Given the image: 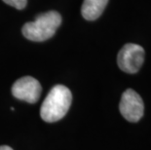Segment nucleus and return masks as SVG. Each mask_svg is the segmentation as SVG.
Wrapping results in <instances>:
<instances>
[{
  "label": "nucleus",
  "mask_w": 151,
  "mask_h": 150,
  "mask_svg": "<svg viewBox=\"0 0 151 150\" xmlns=\"http://www.w3.org/2000/svg\"><path fill=\"white\" fill-rule=\"evenodd\" d=\"M72 101L71 92L63 85L51 89L40 108L41 118L48 123L57 122L65 116Z\"/></svg>",
  "instance_id": "1"
},
{
  "label": "nucleus",
  "mask_w": 151,
  "mask_h": 150,
  "mask_svg": "<svg viewBox=\"0 0 151 150\" xmlns=\"http://www.w3.org/2000/svg\"><path fill=\"white\" fill-rule=\"evenodd\" d=\"M108 0H84L81 8V14L87 21H95L104 13Z\"/></svg>",
  "instance_id": "6"
},
{
  "label": "nucleus",
  "mask_w": 151,
  "mask_h": 150,
  "mask_svg": "<svg viewBox=\"0 0 151 150\" xmlns=\"http://www.w3.org/2000/svg\"><path fill=\"white\" fill-rule=\"evenodd\" d=\"M119 108L122 116L129 122H137L143 116L144 104L142 98L132 89H128L123 93Z\"/></svg>",
  "instance_id": "4"
},
{
  "label": "nucleus",
  "mask_w": 151,
  "mask_h": 150,
  "mask_svg": "<svg viewBox=\"0 0 151 150\" xmlns=\"http://www.w3.org/2000/svg\"><path fill=\"white\" fill-rule=\"evenodd\" d=\"M0 150H13L10 146H7V145H2L0 146Z\"/></svg>",
  "instance_id": "8"
},
{
  "label": "nucleus",
  "mask_w": 151,
  "mask_h": 150,
  "mask_svg": "<svg viewBox=\"0 0 151 150\" xmlns=\"http://www.w3.org/2000/svg\"><path fill=\"white\" fill-rule=\"evenodd\" d=\"M145 52L141 46L134 43H128L122 47L117 56V63L122 71L137 73L143 65Z\"/></svg>",
  "instance_id": "3"
},
{
  "label": "nucleus",
  "mask_w": 151,
  "mask_h": 150,
  "mask_svg": "<svg viewBox=\"0 0 151 150\" xmlns=\"http://www.w3.org/2000/svg\"><path fill=\"white\" fill-rule=\"evenodd\" d=\"M3 2H5L6 4L12 6V7L19 9V10H22V9L25 8L27 0H3Z\"/></svg>",
  "instance_id": "7"
},
{
  "label": "nucleus",
  "mask_w": 151,
  "mask_h": 150,
  "mask_svg": "<svg viewBox=\"0 0 151 150\" xmlns=\"http://www.w3.org/2000/svg\"><path fill=\"white\" fill-rule=\"evenodd\" d=\"M62 24V16L56 11H50L37 16L34 22L27 23L22 27V34L28 40L35 42L50 39Z\"/></svg>",
  "instance_id": "2"
},
{
  "label": "nucleus",
  "mask_w": 151,
  "mask_h": 150,
  "mask_svg": "<svg viewBox=\"0 0 151 150\" xmlns=\"http://www.w3.org/2000/svg\"><path fill=\"white\" fill-rule=\"evenodd\" d=\"M42 88L40 83L31 76H25L18 79L12 87V94L18 100L28 103H35L39 100Z\"/></svg>",
  "instance_id": "5"
}]
</instances>
